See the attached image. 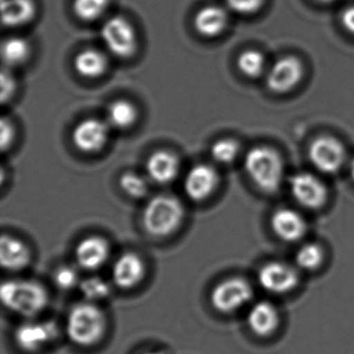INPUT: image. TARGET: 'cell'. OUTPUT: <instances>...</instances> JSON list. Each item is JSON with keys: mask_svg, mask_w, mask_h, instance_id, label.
<instances>
[{"mask_svg": "<svg viewBox=\"0 0 354 354\" xmlns=\"http://www.w3.org/2000/svg\"><path fill=\"white\" fill-rule=\"evenodd\" d=\"M0 299L9 312L24 319L39 318L50 302L48 290L32 279H9L0 287Z\"/></svg>", "mask_w": 354, "mask_h": 354, "instance_id": "obj_1", "label": "cell"}, {"mask_svg": "<svg viewBox=\"0 0 354 354\" xmlns=\"http://www.w3.org/2000/svg\"><path fill=\"white\" fill-rule=\"evenodd\" d=\"M107 331V317L100 306L93 302H76L66 317L65 333L78 347H94L100 343Z\"/></svg>", "mask_w": 354, "mask_h": 354, "instance_id": "obj_2", "label": "cell"}, {"mask_svg": "<svg viewBox=\"0 0 354 354\" xmlns=\"http://www.w3.org/2000/svg\"><path fill=\"white\" fill-rule=\"evenodd\" d=\"M185 208L177 196L157 194L148 201L142 214V225L149 236L157 239L173 236L183 225Z\"/></svg>", "mask_w": 354, "mask_h": 354, "instance_id": "obj_3", "label": "cell"}, {"mask_svg": "<svg viewBox=\"0 0 354 354\" xmlns=\"http://www.w3.org/2000/svg\"><path fill=\"white\" fill-rule=\"evenodd\" d=\"M244 169L254 185L266 194H274L281 187L283 161L279 153L270 147L250 149L244 157Z\"/></svg>", "mask_w": 354, "mask_h": 354, "instance_id": "obj_4", "label": "cell"}, {"mask_svg": "<svg viewBox=\"0 0 354 354\" xmlns=\"http://www.w3.org/2000/svg\"><path fill=\"white\" fill-rule=\"evenodd\" d=\"M61 328L55 320L39 318L24 319L14 329L16 346L28 354H38L59 339Z\"/></svg>", "mask_w": 354, "mask_h": 354, "instance_id": "obj_5", "label": "cell"}, {"mask_svg": "<svg viewBox=\"0 0 354 354\" xmlns=\"http://www.w3.org/2000/svg\"><path fill=\"white\" fill-rule=\"evenodd\" d=\"M254 294V288L250 281L241 277H230L212 288L209 299L216 312L229 315L250 304Z\"/></svg>", "mask_w": 354, "mask_h": 354, "instance_id": "obj_6", "label": "cell"}, {"mask_svg": "<svg viewBox=\"0 0 354 354\" xmlns=\"http://www.w3.org/2000/svg\"><path fill=\"white\" fill-rule=\"evenodd\" d=\"M100 36L107 50L119 59H129L138 50V32L123 16H113L103 22Z\"/></svg>", "mask_w": 354, "mask_h": 354, "instance_id": "obj_7", "label": "cell"}, {"mask_svg": "<svg viewBox=\"0 0 354 354\" xmlns=\"http://www.w3.org/2000/svg\"><path fill=\"white\" fill-rule=\"evenodd\" d=\"M299 269L295 265L272 261L261 267L258 281L265 291L272 294H287L296 289L300 281Z\"/></svg>", "mask_w": 354, "mask_h": 354, "instance_id": "obj_8", "label": "cell"}, {"mask_svg": "<svg viewBox=\"0 0 354 354\" xmlns=\"http://www.w3.org/2000/svg\"><path fill=\"white\" fill-rule=\"evenodd\" d=\"M111 126L105 120L88 118L80 121L72 132L74 146L80 152L95 154L106 146L111 136Z\"/></svg>", "mask_w": 354, "mask_h": 354, "instance_id": "obj_9", "label": "cell"}, {"mask_svg": "<svg viewBox=\"0 0 354 354\" xmlns=\"http://www.w3.org/2000/svg\"><path fill=\"white\" fill-rule=\"evenodd\" d=\"M308 158L321 173L335 174L345 162V148L333 136H319L310 145Z\"/></svg>", "mask_w": 354, "mask_h": 354, "instance_id": "obj_10", "label": "cell"}, {"mask_svg": "<svg viewBox=\"0 0 354 354\" xmlns=\"http://www.w3.org/2000/svg\"><path fill=\"white\" fill-rule=\"evenodd\" d=\"M146 275V262L134 252H123L111 264V283L120 290L136 289Z\"/></svg>", "mask_w": 354, "mask_h": 354, "instance_id": "obj_11", "label": "cell"}, {"mask_svg": "<svg viewBox=\"0 0 354 354\" xmlns=\"http://www.w3.org/2000/svg\"><path fill=\"white\" fill-rule=\"evenodd\" d=\"M111 246L106 238L100 235H88L76 244L74 250L78 268L88 272H96L109 261Z\"/></svg>", "mask_w": 354, "mask_h": 354, "instance_id": "obj_12", "label": "cell"}, {"mask_svg": "<svg viewBox=\"0 0 354 354\" xmlns=\"http://www.w3.org/2000/svg\"><path fill=\"white\" fill-rule=\"evenodd\" d=\"M219 182L221 177L213 165L198 163L186 174L183 183L184 192L192 202H204L216 192Z\"/></svg>", "mask_w": 354, "mask_h": 354, "instance_id": "obj_13", "label": "cell"}, {"mask_svg": "<svg viewBox=\"0 0 354 354\" xmlns=\"http://www.w3.org/2000/svg\"><path fill=\"white\" fill-rule=\"evenodd\" d=\"M290 190L298 204L304 208H321L327 200V189L322 181L310 173H298L290 180Z\"/></svg>", "mask_w": 354, "mask_h": 354, "instance_id": "obj_14", "label": "cell"}, {"mask_svg": "<svg viewBox=\"0 0 354 354\" xmlns=\"http://www.w3.org/2000/svg\"><path fill=\"white\" fill-rule=\"evenodd\" d=\"M304 76V66L296 57L277 59L267 72L266 84L269 90L277 94H283L293 90Z\"/></svg>", "mask_w": 354, "mask_h": 354, "instance_id": "obj_15", "label": "cell"}, {"mask_svg": "<svg viewBox=\"0 0 354 354\" xmlns=\"http://www.w3.org/2000/svg\"><path fill=\"white\" fill-rule=\"evenodd\" d=\"M32 252L21 238L3 234L0 239V264L9 272H20L30 266Z\"/></svg>", "mask_w": 354, "mask_h": 354, "instance_id": "obj_16", "label": "cell"}, {"mask_svg": "<svg viewBox=\"0 0 354 354\" xmlns=\"http://www.w3.org/2000/svg\"><path fill=\"white\" fill-rule=\"evenodd\" d=\"M250 330L259 337H269L279 328L281 314L279 308L268 300H260L252 304L246 316Z\"/></svg>", "mask_w": 354, "mask_h": 354, "instance_id": "obj_17", "label": "cell"}, {"mask_svg": "<svg viewBox=\"0 0 354 354\" xmlns=\"http://www.w3.org/2000/svg\"><path fill=\"white\" fill-rule=\"evenodd\" d=\"M271 227L275 235L286 242H297L306 235L308 225L297 211L291 208L277 209L271 216Z\"/></svg>", "mask_w": 354, "mask_h": 354, "instance_id": "obj_18", "label": "cell"}, {"mask_svg": "<svg viewBox=\"0 0 354 354\" xmlns=\"http://www.w3.org/2000/svg\"><path fill=\"white\" fill-rule=\"evenodd\" d=\"M181 169L179 157L171 151L152 153L146 162L148 177L155 183L169 184L176 180Z\"/></svg>", "mask_w": 354, "mask_h": 354, "instance_id": "obj_19", "label": "cell"}, {"mask_svg": "<svg viewBox=\"0 0 354 354\" xmlns=\"http://www.w3.org/2000/svg\"><path fill=\"white\" fill-rule=\"evenodd\" d=\"M229 24L227 12L219 6H206L196 12L194 18V30L205 38L221 36Z\"/></svg>", "mask_w": 354, "mask_h": 354, "instance_id": "obj_20", "label": "cell"}, {"mask_svg": "<svg viewBox=\"0 0 354 354\" xmlns=\"http://www.w3.org/2000/svg\"><path fill=\"white\" fill-rule=\"evenodd\" d=\"M37 13L34 0H3L1 20L3 26L9 28H21L32 22Z\"/></svg>", "mask_w": 354, "mask_h": 354, "instance_id": "obj_21", "label": "cell"}, {"mask_svg": "<svg viewBox=\"0 0 354 354\" xmlns=\"http://www.w3.org/2000/svg\"><path fill=\"white\" fill-rule=\"evenodd\" d=\"M76 73L86 80H96L106 73L109 59L105 53L96 48H86L74 59Z\"/></svg>", "mask_w": 354, "mask_h": 354, "instance_id": "obj_22", "label": "cell"}, {"mask_svg": "<svg viewBox=\"0 0 354 354\" xmlns=\"http://www.w3.org/2000/svg\"><path fill=\"white\" fill-rule=\"evenodd\" d=\"M138 111L131 101L118 99L107 107L105 121L111 129L127 130L138 121Z\"/></svg>", "mask_w": 354, "mask_h": 354, "instance_id": "obj_23", "label": "cell"}, {"mask_svg": "<svg viewBox=\"0 0 354 354\" xmlns=\"http://www.w3.org/2000/svg\"><path fill=\"white\" fill-rule=\"evenodd\" d=\"M32 48L26 39L10 37L1 44V59L8 69L24 65L30 59Z\"/></svg>", "mask_w": 354, "mask_h": 354, "instance_id": "obj_24", "label": "cell"}, {"mask_svg": "<svg viewBox=\"0 0 354 354\" xmlns=\"http://www.w3.org/2000/svg\"><path fill=\"white\" fill-rule=\"evenodd\" d=\"M82 298L86 301L93 304H100V302L109 299L111 295V286L109 281L98 277V275H91V277L82 279L78 287Z\"/></svg>", "mask_w": 354, "mask_h": 354, "instance_id": "obj_25", "label": "cell"}, {"mask_svg": "<svg viewBox=\"0 0 354 354\" xmlns=\"http://www.w3.org/2000/svg\"><path fill=\"white\" fill-rule=\"evenodd\" d=\"M324 250L320 244L308 242L298 248L295 254V266L299 270L314 271L324 262Z\"/></svg>", "mask_w": 354, "mask_h": 354, "instance_id": "obj_26", "label": "cell"}, {"mask_svg": "<svg viewBox=\"0 0 354 354\" xmlns=\"http://www.w3.org/2000/svg\"><path fill=\"white\" fill-rule=\"evenodd\" d=\"M111 0H74L73 11L78 19L94 22L104 16Z\"/></svg>", "mask_w": 354, "mask_h": 354, "instance_id": "obj_27", "label": "cell"}, {"mask_svg": "<svg viewBox=\"0 0 354 354\" xmlns=\"http://www.w3.org/2000/svg\"><path fill=\"white\" fill-rule=\"evenodd\" d=\"M238 69L243 75L250 78L259 77L262 75L266 66L264 55L260 51L245 50L238 57Z\"/></svg>", "mask_w": 354, "mask_h": 354, "instance_id": "obj_28", "label": "cell"}, {"mask_svg": "<svg viewBox=\"0 0 354 354\" xmlns=\"http://www.w3.org/2000/svg\"><path fill=\"white\" fill-rule=\"evenodd\" d=\"M240 152L237 140L233 138H221L211 146L210 155L213 161L219 165H230L236 160Z\"/></svg>", "mask_w": 354, "mask_h": 354, "instance_id": "obj_29", "label": "cell"}, {"mask_svg": "<svg viewBox=\"0 0 354 354\" xmlns=\"http://www.w3.org/2000/svg\"><path fill=\"white\" fill-rule=\"evenodd\" d=\"M120 186L126 196L136 200L145 198L149 192V182L147 178L134 171L123 174L120 178Z\"/></svg>", "mask_w": 354, "mask_h": 354, "instance_id": "obj_30", "label": "cell"}, {"mask_svg": "<svg viewBox=\"0 0 354 354\" xmlns=\"http://www.w3.org/2000/svg\"><path fill=\"white\" fill-rule=\"evenodd\" d=\"M82 279L77 267L70 264L61 265L55 269L53 274V283L57 289L63 292L78 289Z\"/></svg>", "mask_w": 354, "mask_h": 354, "instance_id": "obj_31", "label": "cell"}, {"mask_svg": "<svg viewBox=\"0 0 354 354\" xmlns=\"http://www.w3.org/2000/svg\"><path fill=\"white\" fill-rule=\"evenodd\" d=\"M265 0H225L227 8L231 11L241 15H250L261 10Z\"/></svg>", "mask_w": 354, "mask_h": 354, "instance_id": "obj_32", "label": "cell"}, {"mask_svg": "<svg viewBox=\"0 0 354 354\" xmlns=\"http://www.w3.org/2000/svg\"><path fill=\"white\" fill-rule=\"evenodd\" d=\"M16 88H17V84H16L15 77L10 69L6 68L1 72V101L3 103L7 102L14 96Z\"/></svg>", "mask_w": 354, "mask_h": 354, "instance_id": "obj_33", "label": "cell"}, {"mask_svg": "<svg viewBox=\"0 0 354 354\" xmlns=\"http://www.w3.org/2000/svg\"><path fill=\"white\" fill-rule=\"evenodd\" d=\"M15 140V127L10 120L3 118L0 125V146L3 151L9 150Z\"/></svg>", "mask_w": 354, "mask_h": 354, "instance_id": "obj_34", "label": "cell"}, {"mask_svg": "<svg viewBox=\"0 0 354 354\" xmlns=\"http://www.w3.org/2000/svg\"><path fill=\"white\" fill-rule=\"evenodd\" d=\"M342 24L350 34L354 35V6L344 10L342 14Z\"/></svg>", "mask_w": 354, "mask_h": 354, "instance_id": "obj_35", "label": "cell"}, {"mask_svg": "<svg viewBox=\"0 0 354 354\" xmlns=\"http://www.w3.org/2000/svg\"><path fill=\"white\" fill-rule=\"evenodd\" d=\"M349 174L350 176H351L352 180L354 181V157L349 163Z\"/></svg>", "mask_w": 354, "mask_h": 354, "instance_id": "obj_36", "label": "cell"}, {"mask_svg": "<svg viewBox=\"0 0 354 354\" xmlns=\"http://www.w3.org/2000/svg\"><path fill=\"white\" fill-rule=\"evenodd\" d=\"M140 354H165L163 352L158 351V350H147V351L142 352Z\"/></svg>", "mask_w": 354, "mask_h": 354, "instance_id": "obj_37", "label": "cell"}, {"mask_svg": "<svg viewBox=\"0 0 354 354\" xmlns=\"http://www.w3.org/2000/svg\"><path fill=\"white\" fill-rule=\"evenodd\" d=\"M317 1L321 3H333V0H317Z\"/></svg>", "mask_w": 354, "mask_h": 354, "instance_id": "obj_38", "label": "cell"}]
</instances>
